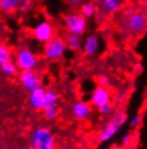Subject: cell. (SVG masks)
I'll use <instances>...</instances> for the list:
<instances>
[{"label":"cell","instance_id":"obj_1","mask_svg":"<svg viewBox=\"0 0 147 149\" xmlns=\"http://www.w3.org/2000/svg\"><path fill=\"white\" fill-rule=\"evenodd\" d=\"M119 26L129 35H141L147 30V12L140 8H127L119 13Z\"/></svg>","mask_w":147,"mask_h":149},{"label":"cell","instance_id":"obj_2","mask_svg":"<svg viewBox=\"0 0 147 149\" xmlns=\"http://www.w3.org/2000/svg\"><path fill=\"white\" fill-rule=\"evenodd\" d=\"M126 122H127V115L125 112H115L114 115L109 118L107 122L103 125L100 133L98 134V137H97L98 143L103 144L114 138L124 127Z\"/></svg>","mask_w":147,"mask_h":149},{"label":"cell","instance_id":"obj_3","mask_svg":"<svg viewBox=\"0 0 147 149\" xmlns=\"http://www.w3.org/2000/svg\"><path fill=\"white\" fill-rule=\"evenodd\" d=\"M30 149H55V136L45 127H38L30 134Z\"/></svg>","mask_w":147,"mask_h":149},{"label":"cell","instance_id":"obj_4","mask_svg":"<svg viewBox=\"0 0 147 149\" xmlns=\"http://www.w3.org/2000/svg\"><path fill=\"white\" fill-rule=\"evenodd\" d=\"M67 50H68V47H67L66 39L59 36H55L53 39L44 43L42 54L45 60L49 62H55L60 60L66 54Z\"/></svg>","mask_w":147,"mask_h":149},{"label":"cell","instance_id":"obj_5","mask_svg":"<svg viewBox=\"0 0 147 149\" xmlns=\"http://www.w3.org/2000/svg\"><path fill=\"white\" fill-rule=\"evenodd\" d=\"M63 24L69 34L78 36H83L88 28V19L83 16L80 11H72L65 15Z\"/></svg>","mask_w":147,"mask_h":149},{"label":"cell","instance_id":"obj_6","mask_svg":"<svg viewBox=\"0 0 147 149\" xmlns=\"http://www.w3.org/2000/svg\"><path fill=\"white\" fill-rule=\"evenodd\" d=\"M15 63L21 70L36 69L39 65V57L29 48H21L15 53Z\"/></svg>","mask_w":147,"mask_h":149},{"label":"cell","instance_id":"obj_7","mask_svg":"<svg viewBox=\"0 0 147 149\" xmlns=\"http://www.w3.org/2000/svg\"><path fill=\"white\" fill-rule=\"evenodd\" d=\"M32 36L37 41L44 45L56 36V28L51 22L42 21L32 28Z\"/></svg>","mask_w":147,"mask_h":149},{"label":"cell","instance_id":"obj_8","mask_svg":"<svg viewBox=\"0 0 147 149\" xmlns=\"http://www.w3.org/2000/svg\"><path fill=\"white\" fill-rule=\"evenodd\" d=\"M19 81L23 88L27 92H31L33 90L42 88V80L40 76L36 72L34 69L30 70H22L19 74Z\"/></svg>","mask_w":147,"mask_h":149},{"label":"cell","instance_id":"obj_9","mask_svg":"<svg viewBox=\"0 0 147 149\" xmlns=\"http://www.w3.org/2000/svg\"><path fill=\"white\" fill-rule=\"evenodd\" d=\"M89 103L91 106L96 107L97 109L102 107L104 105L111 103V92L110 90L105 88V86H98L96 89L92 91L90 94V98H89Z\"/></svg>","mask_w":147,"mask_h":149},{"label":"cell","instance_id":"obj_10","mask_svg":"<svg viewBox=\"0 0 147 149\" xmlns=\"http://www.w3.org/2000/svg\"><path fill=\"white\" fill-rule=\"evenodd\" d=\"M101 13L104 15H112L120 12L125 4V0H97Z\"/></svg>","mask_w":147,"mask_h":149},{"label":"cell","instance_id":"obj_11","mask_svg":"<svg viewBox=\"0 0 147 149\" xmlns=\"http://www.w3.org/2000/svg\"><path fill=\"white\" fill-rule=\"evenodd\" d=\"M83 53L86 56H95L100 50V38L96 34H89L87 35L84 39L83 43Z\"/></svg>","mask_w":147,"mask_h":149},{"label":"cell","instance_id":"obj_12","mask_svg":"<svg viewBox=\"0 0 147 149\" xmlns=\"http://www.w3.org/2000/svg\"><path fill=\"white\" fill-rule=\"evenodd\" d=\"M71 111L74 119L83 121V120L88 119L91 115V106L90 104L86 103L84 101H76L72 104Z\"/></svg>","mask_w":147,"mask_h":149},{"label":"cell","instance_id":"obj_13","mask_svg":"<svg viewBox=\"0 0 147 149\" xmlns=\"http://www.w3.org/2000/svg\"><path fill=\"white\" fill-rule=\"evenodd\" d=\"M28 102L34 110H43L45 105V90L43 88H39L29 92Z\"/></svg>","mask_w":147,"mask_h":149},{"label":"cell","instance_id":"obj_14","mask_svg":"<svg viewBox=\"0 0 147 149\" xmlns=\"http://www.w3.org/2000/svg\"><path fill=\"white\" fill-rule=\"evenodd\" d=\"M78 11L81 12V14L83 16H85L87 19H92L95 17L98 12H99V6L97 2L95 1H91V0H88V1H84L82 3L81 8L78 9Z\"/></svg>","mask_w":147,"mask_h":149},{"label":"cell","instance_id":"obj_15","mask_svg":"<svg viewBox=\"0 0 147 149\" xmlns=\"http://www.w3.org/2000/svg\"><path fill=\"white\" fill-rule=\"evenodd\" d=\"M66 42H67V47L69 50L71 51H80L83 49V43H84V39L82 36H78V35H73V34H68L66 38Z\"/></svg>","mask_w":147,"mask_h":149},{"label":"cell","instance_id":"obj_16","mask_svg":"<svg viewBox=\"0 0 147 149\" xmlns=\"http://www.w3.org/2000/svg\"><path fill=\"white\" fill-rule=\"evenodd\" d=\"M17 70H19V67L15 63V61L10 60L0 65V71L5 77H13L17 74Z\"/></svg>","mask_w":147,"mask_h":149},{"label":"cell","instance_id":"obj_17","mask_svg":"<svg viewBox=\"0 0 147 149\" xmlns=\"http://www.w3.org/2000/svg\"><path fill=\"white\" fill-rule=\"evenodd\" d=\"M0 10L11 14L19 10V0H0Z\"/></svg>","mask_w":147,"mask_h":149},{"label":"cell","instance_id":"obj_18","mask_svg":"<svg viewBox=\"0 0 147 149\" xmlns=\"http://www.w3.org/2000/svg\"><path fill=\"white\" fill-rule=\"evenodd\" d=\"M58 106V95L54 90H45V105L44 108Z\"/></svg>","mask_w":147,"mask_h":149},{"label":"cell","instance_id":"obj_19","mask_svg":"<svg viewBox=\"0 0 147 149\" xmlns=\"http://www.w3.org/2000/svg\"><path fill=\"white\" fill-rule=\"evenodd\" d=\"M12 57V51L9 47L0 42V65L5 63L8 61H10Z\"/></svg>","mask_w":147,"mask_h":149},{"label":"cell","instance_id":"obj_20","mask_svg":"<svg viewBox=\"0 0 147 149\" xmlns=\"http://www.w3.org/2000/svg\"><path fill=\"white\" fill-rule=\"evenodd\" d=\"M43 115H44V118L48 121H53L55 120L59 115V108L58 106L56 107H49V108L43 109Z\"/></svg>","mask_w":147,"mask_h":149},{"label":"cell","instance_id":"obj_21","mask_svg":"<svg viewBox=\"0 0 147 149\" xmlns=\"http://www.w3.org/2000/svg\"><path fill=\"white\" fill-rule=\"evenodd\" d=\"M36 0H19V10L22 13H28L32 9Z\"/></svg>","mask_w":147,"mask_h":149},{"label":"cell","instance_id":"obj_22","mask_svg":"<svg viewBox=\"0 0 147 149\" xmlns=\"http://www.w3.org/2000/svg\"><path fill=\"white\" fill-rule=\"evenodd\" d=\"M134 142V134L133 133H125L122 135L120 138V144H122V148H129L130 146L132 145V143Z\"/></svg>","mask_w":147,"mask_h":149},{"label":"cell","instance_id":"obj_23","mask_svg":"<svg viewBox=\"0 0 147 149\" xmlns=\"http://www.w3.org/2000/svg\"><path fill=\"white\" fill-rule=\"evenodd\" d=\"M142 123H143V116L135 115L131 117L129 120V127H132V129H137Z\"/></svg>","mask_w":147,"mask_h":149},{"label":"cell","instance_id":"obj_24","mask_svg":"<svg viewBox=\"0 0 147 149\" xmlns=\"http://www.w3.org/2000/svg\"><path fill=\"white\" fill-rule=\"evenodd\" d=\"M113 105L111 104V103H109V104L104 105V106H102V107H100V108H98V111H99V113L101 116H103V117H109V116L112 115V112H113Z\"/></svg>","mask_w":147,"mask_h":149},{"label":"cell","instance_id":"obj_25","mask_svg":"<svg viewBox=\"0 0 147 149\" xmlns=\"http://www.w3.org/2000/svg\"><path fill=\"white\" fill-rule=\"evenodd\" d=\"M97 82L100 86H105V88H109L110 84L112 83V80L111 78L107 76V74H100L99 77L97 78Z\"/></svg>","mask_w":147,"mask_h":149},{"label":"cell","instance_id":"obj_26","mask_svg":"<svg viewBox=\"0 0 147 149\" xmlns=\"http://www.w3.org/2000/svg\"><path fill=\"white\" fill-rule=\"evenodd\" d=\"M84 1L83 0H67V3L68 6L71 8V9H80Z\"/></svg>","mask_w":147,"mask_h":149},{"label":"cell","instance_id":"obj_27","mask_svg":"<svg viewBox=\"0 0 147 149\" xmlns=\"http://www.w3.org/2000/svg\"><path fill=\"white\" fill-rule=\"evenodd\" d=\"M127 97H128V91H126V90H120V91L117 93V95H116V101L119 102V103H122L124 101L127 100Z\"/></svg>","mask_w":147,"mask_h":149},{"label":"cell","instance_id":"obj_28","mask_svg":"<svg viewBox=\"0 0 147 149\" xmlns=\"http://www.w3.org/2000/svg\"><path fill=\"white\" fill-rule=\"evenodd\" d=\"M110 149H124L122 147V146H119V145H113V146H111Z\"/></svg>","mask_w":147,"mask_h":149}]
</instances>
